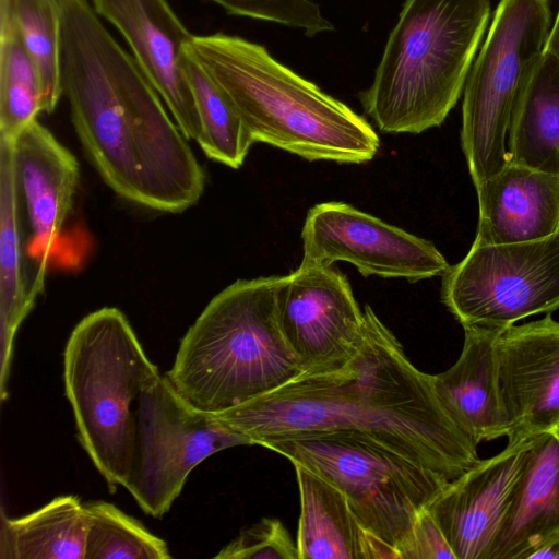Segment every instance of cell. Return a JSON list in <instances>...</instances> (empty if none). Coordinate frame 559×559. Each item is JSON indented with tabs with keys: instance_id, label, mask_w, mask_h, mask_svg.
Here are the masks:
<instances>
[{
	"instance_id": "obj_29",
	"label": "cell",
	"mask_w": 559,
	"mask_h": 559,
	"mask_svg": "<svg viewBox=\"0 0 559 559\" xmlns=\"http://www.w3.org/2000/svg\"><path fill=\"white\" fill-rule=\"evenodd\" d=\"M534 127L547 158L559 174V64L547 72L535 104Z\"/></svg>"
},
{
	"instance_id": "obj_12",
	"label": "cell",
	"mask_w": 559,
	"mask_h": 559,
	"mask_svg": "<svg viewBox=\"0 0 559 559\" xmlns=\"http://www.w3.org/2000/svg\"><path fill=\"white\" fill-rule=\"evenodd\" d=\"M301 239L302 262L345 261L364 276L417 282L443 275L450 266L431 242L342 202L310 209Z\"/></svg>"
},
{
	"instance_id": "obj_14",
	"label": "cell",
	"mask_w": 559,
	"mask_h": 559,
	"mask_svg": "<svg viewBox=\"0 0 559 559\" xmlns=\"http://www.w3.org/2000/svg\"><path fill=\"white\" fill-rule=\"evenodd\" d=\"M91 3L123 36L135 62L183 135L198 141L201 123L186 72V48L193 35L167 0H91Z\"/></svg>"
},
{
	"instance_id": "obj_16",
	"label": "cell",
	"mask_w": 559,
	"mask_h": 559,
	"mask_svg": "<svg viewBox=\"0 0 559 559\" xmlns=\"http://www.w3.org/2000/svg\"><path fill=\"white\" fill-rule=\"evenodd\" d=\"M10 139L16 181L31 227L26 252L36 266L34 283L45 285L48 261L72 207L79 164L37 119Z\"/></svg>"
},
{
	"instance_id": "obj_30",
	"label": "cell",
	"mask_w": 559,
	"mask_h": 559,
	"mask_svg": "<svg viewBox=\"0 0 559 559\" xmlns=\"http://www.w3.org/2000/svg\"><path fill=\"white\" fill-rule=\"evenodd\" d=\"M399 559H456L442 530L428 509L415 520L411 533L397 550Z\"/></svg>"
},
{
	"instance_id": "obj_26",
	"label": "cell",
	"mask_w": 559,
	"mask_h": 559,
	"mask_svg": "<svg viewBox=\"0 0 559 559\" xmlns=\"http://www.w3.org/2000/svg\"><path fill=\"white\" fill-rule=\"evenodd\" d=\"M22 41L39 76L41 110L55 111L62 96L60 13L57 0H12Z\"/></svg>"
},
{
	"instance_id": "obj_8",
	"label": "cell",
	"mask_w": 559,
	"mask_h": 559,
	"mask_svg": "<svg viewBox=\"0 0 559 559\" xmlns=\"http://www.w3.org/2000/svg\"><path fill=\"white\" fill-rule=\"evenodd\" d=\"M261 447L335 486L362 526L396 554L418 514L450 480L355 435L274 439Z\"/></svg>"
},
{
	"instance_id": "obj_21",
	"label": "cell",
	"mask_w": 559,
	"mask_h": 559,
	"mask_svg": "<svg viewBox=\"0 0 559 559\" xmlns=\"http://www.w3.org/2000/svg\"><path fill=\"white\" fill-rule=\"evenodd\" d=\"M559 531V442L535 438L491 559H528Z\"/></svg>"
},
{
	"instance_id": "obj_9",
	"label": "cell",
	"mask_w": 559,
	"mask_h": 559,
	"mask_svg": "<svg viewBox=\"0 0 559 559\" xmlns=\"http://www.w3.org/2000/svg\"><path fill=\"white\" fill-rule=\"evenodd\" d=\"M442 301L463 328L506 329L559 308V231L515 243L473 242L442 275Z\"/></svg>"
},
{
	"instance_id": "obj_27",
	"label": "cell",
	"mask_w": 559,
	"mask_h": 559,
	"mask_svg": "<svg viewBox=\"0 0 559 559\" xmlns=\"http://www.w3.org/2000/svg\"><path fill=\"white\" fill-rule=\"evenodd\" d=\"M227 13L297 28L307 36L334 31L312 0H211Z\"/></svg>"
},
{
	"instance_id": "obj_18",
	"label": "cell",
	"mask_w": 559,
	"mask_h": 559,
	"mask_svg": "<svg viewBox=\"0 0 559 559\" xmlns=\"http://www.w3.org/2000/svg\"><path fill=\"white\" fill-rule=\"evenodd\" d=\"M499 331L464 328V344L457 360L448 370L432 376L440 404L476 445L509 433L498 374Z\"/></svg>"
},
{
	"instance_id": "obj_24",
	"label": "cell",
	"mask_w": 559,
	"mask_h": 559,
	"mask_svg": "<svg viewBox=\"0 0 559 559\" xmlns=\"http://www.w3.org/2000/svg\"><path fill=\"white\" fill-rule=\"evenodd\" d=\"M186 72L201 123L198 144L209 158L239 168L254 140L229 98L188 52Z\"/></svg>"
},
{
	"instance_id": "obj_28",
	"label": "cell",
	"mask_w": 559,
	"mask_h": 559,
	"mask_svg": "<svg viewBox=\"0 0 559 559\" xmlns=\"http://www.w3.org/2000/svg\"><path fill=\"white\" fill-rule=\"evenodd\" d=\"M216 559H299L297 544L277 519L264 518L223 547Z\"/></svg>"
},
{
	"instance_id": "obj_10",
	"label": "cell",
	"mask_w": 559,
	"mask_h": 559,
	"mask_svg": "<svg viewBox=\"0 0 559 559\" xmlns=\"http://www.w3.org/2000/svg\"><path fill=\"white\" fill-rule=\"evenodd\" d=\"M237 445L255 443L190 405L160 376L139 399L132 467L124 488L144 513L162 518L195 466Z\"/></svg>"
},
{
	"instance_id": "obj_5",
	"label": "cell",
	"mask_w": 559,
	"mask_h": 559,
	"mask_svg": "<svg viewBox=\"0 0 559 559\" xmlns=\"http://www.w3.org/2000/svg\"><path fill=\"white\" fill-rule=\"evenodd\" d=\"M489 0H405L360 100L385 133L440 126L463 93Z\"/></svg>"
},
{
	"instance_id": "obj_33",
	"label": "cell",
	"mask_w": 559,
	"mask_h": 559,
	"mask_svg": "<svg viewBox=\"0 0 559 559\" xmlns=\"http://www.w3.org/2000/svg\"><path fill=\"white\" fill-rule=\"evenodd\" d=\"M556 437L557 441L559 442V423L556 425V427L550 431Z\"/></svg>"
},
{
	"instance_id": "obj_32",
	"label": "cell",
	"mask_w": 559,
	"mask_h": 559,
	"mask_svg": "<svg viewBox=\"0 0 559 559\" xmlns=\"http://www.w3.org/2000/svg\"><path fill=\"white\" fill-rule=\"evenodd\" d=\"M545 52L550 55L554 59H556L559 62V10L550 27L545 46Z\"/></svg>"
},
{
	"instance_id": "obj_1",
	"label": "cell",
	"mask_w": 559,
	"mask_h": 559,
	"mask_svg": "<svg viewBox=\"0 0 559 559\" xmlns=\"http://www.w3.org/2000/svg\"><path fill=\"white\" fill-rule=\"evenodd\" d=\"M362 343L341 369L300 376L230 411L215 414L264 441L355 435L454 479L478 460L477 445L440 404L432 376L406 357L393 333L365 306Z\"/></svg>"
},
{
	"instance_id": "obj_11",
	"label": "cell",
	"mask_w": 559,
	"mask_h": 559,
	"mask_svg": "<svg viewBox=\"0 0 559 559\" xmlns=\"http://www.w3.org/2000/svg\"><path fill=\"white\" fill-rule=\"evenodd\" d=\"M277 320L302 376L341 369L364 338V311L347 277L332 265L301 261L286 275L277 294Z\"/></svg>"
},
{
	"instance_id": "obj_15",
	"label": "cell",
	"mask_w": 559,
	"mask_h": 559,
	"mask_svg": "<svg viewBox=\"0 0 559 559\" xmlns=\"http://www.w3.org/2000/svg\"><path fill=\"white\" fill-rule=\"evenodd\" d=\"M497 359L508 442L550 432L559 423V321L547 313L500 330Z\"/></svg>"
},
{
	"instance_id": "obj_7",
	"label": "cell",
	"mask_w": 559,
	"mask_h": 559,
	"mask_svg": "<svg viewBox=\"0 0 559 559\" xmlns=\"http://www.w3.org/2000/svg\"><path fill=\"white\" fill-rule=\"evenodd\" d=\"M550 0H500L463 90L461 142L475 187L510 160L518 100L550 31Z\"/></svg>"
},
{
	"instance_id": "obj_22",
	"label": "cell",
	"mask_w": 559,
	"mask_h": 559,
	"mask_svg": "<svg viewBox=\"0 0 559 559\" xmlns=\"http://www.w3.org/2000/svg\"><path fill=\"white\" fill-rule=\"evenodd\" d=\"M87 519L74 496L56 497L16 519L2 515L1 559H84Z\"/></svg>"
},
{
	"instance_id": "obj_6",
	"label": "cell",
	"mask_w": 559,
	"mask_h": 559,
	"mask_svg": "<svg viewBox=\"0 0 559 559\" xmlns=\"http://www.w3.org/2000/svg\"><path fill=\"white\" fill-rule=\"evenodd\" d=\"M159 377L118 308L88 313L68 338L63 380L78 438L111 491L128 483L139 399Z\"/></svg>"
},
{
	"instance_id": "obj_25",
	"label": "cell",
	"mask_w": 559,
	"mask_h": 559,
	"mask_svg": "<svg viewBox=\"0 0 559 559\" xmlns=\"http://www.w3.org/2000/svg\"><path fill=\"white\" fill-rule=\"evenodd\" d=\"M84 559H170L167 543L107 501L84 503Z\"/></svg>"
},
{
	"instance_id": "obj_13",
	"label": "cell",
	"mask_w": 559,
	"mask_h": 559,
	"mask_svg": "<svg viewBox=\"0 0 559 559\" xmlns=\"http://www.w3.org/2000/svg\"><path fill=\"white\" fill-rule=\"evenodd\" d=\"M535 438L508 442L498 454L479 459L427 507L456 559H491Z\"/></svg>"
},
{
	"instance_id": "obj_20",
	"label": "cell",
	"mask_w": 559,
	"mask_h": 559,
	"mask_svg": "<svg viewBox=\"0 0 559 559\" xmlns=\"http://www.w3.org/2000/svg\"><path fill=\"white\" fill-rule=\"evenodd\" d=\"M22 197L12 141L0 135V397L7 396L15 334L41 294L24 266Z\"/></svg>"
},
{
	"instance_id": "obj_31",
	"label": "cell",
	"mask_w": 559,
	"mask_h": 559,
	"mask_svg": "<svg viewBox=\"0 0 559 559\" xmlns=\"http://www.w3.org/2000/svg\"><path fill=\"white\" fill-rule=\"evenodd\" d=\"M528 559H559V531L540 545Z\"/></svg>"
},
{
	"instance_id": "obj_19",
	"label": "cell",
	"mask_w": 559,
	"mask_h": 559,
	"mask_svg": "<svg viewBox=\"0 0 559 559\" xmlns=\"http://www.w3.org/2000/svg\"><path fill=\"white\" fill-rule=\"evenodd\" d=\"M299 488V559H397L396 551L370 534L332 484L294 465Z\"/></svg>"
},
{
	"instance_id": "obj_3",
	"label": "cell",
	"mask_w": 559,
	"mask_h": 559,
	"mask_svg": "<svg viewBox=\"0 0 559 559\" xmlns=\"http://www.w3.org/2000/svg\"><path fill=\"white\" fill-rule=\"evenodd\" d=\"M229 98L254 142L308 160L361 164L380 140L365 118L276 60L267 49L223 33L186 48Z\"/></svg>"
},
{
	"instance_id": "obj_4",
	"label": "cell",
	"mask_w": 559,
	"mask_h": 559,
	"mask_svg": "<svg viewBox=\"0 0 559 559\" xmlns=\"http://www.w3.org/2000/svg\"><path fill=\"white\" fill-rule=\"evenodd\" d=\"M285 276L238 280L205 306L181 338L166 378L190 405L221 414L304 374L277 320Z\"/></svg>"
},
{
	"instance_id": "obj_23",
	"label": "cell",
	"mask_w": 559,
	"mask_h": 559,
	"mask_svg": "<svg viewBox=\"0 0 559 559\" xmlns=\"http://www.w3.org/2000/svg\"><path fill=\"white\" fill-rule=\"evenodd\" d=\"M41 111L38 72L20 36L12 0H0V135L14 136Z\"/></svg>"
},
{
	"instance_id": "obj_17",
	"label": "cell",
	"mask_w": 559,
	"mask_h": 559,
	"mask_svg": "<svg viewBox=\"0 0 559 559\" xmlns=\"http://www.w3.org/2000/svg\"><path fill=\"white\" fill-rule=\"evenodd\" d=\"M475 189L478 198L475 241L526 242L559 231V175L509 160Z\"/></svg>"
},
{
	"instance_id": "obj_2",
	"label": "cell",
	"mask_w": 559,
	"mask_h": 559,
	"mask_svg": "<svg viewBox=\"0 0 559 559\" xmlns=\"http://www.w3.org/2000/svg\"><path fill=\"white\" fill-rule=\"evenodd\" d=\"M60 76L73 128L107 186L136 205L180 213L205 174L163 99L91 0H57Z\"/></svg>"
}]
</instances>
